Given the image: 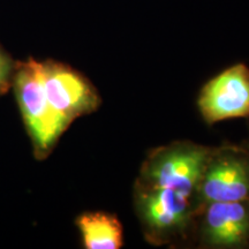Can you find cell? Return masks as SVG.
I'll list each match as a JSON object with an SVG mask.
<instances>
[{
  "instance_id": "obj_1",
  "label": "cell",
  "mask_w": 249,
  "mask_h": 249,
  "mask_svg": "<svg viewBox=\"0 0 249 249\" xmlns=\"http://www.w3.org/2000/svg\"><path fill=\"white\" fill-rule=\"evenodd\" d=\"M12 87L35 157L45 160L71 124L50 104L43 85L40 61L28 59L15 62Z\"/></svg>"
},
{
  "instance_id": "obj_2",
  "label": "cell",
  "mask_w": 249,
  "mask_h": 249,
  "mask_svg": "<svg viewBox=\"0 0 249 249\" xmlns=\"http://www.w3.org/2000/svg\"><path fill=\"white\" fill-rule=\"evenodd\" d=\"M210 152V148L193 142L157 148L142 164L136 186L172 189L195 198Z\"/></svg>"
},
{
  "instance_id": "obj_3",
  "label": "cell",
  "mask_w": 249,
  "mask_h": 249,
  "mask_svg": "<svg viewBox=\"0 0 249 249\" xmlns=\"http://www.w3.org/2000/svg\"><path fill=\"white\" fill-rule=\"evenodd\" d=\"M134 202L145 236L156 245L185 235L197 211L194 197L172 189L135 186Z\"/></svg>"
},
{
  "instance_id": "obj_4",
  "label": "cell",
  "mask_w": 249,
  "mask_h": 249,
  "mask_svg": "<svg viewBox=\"0 0 249 249\" xmlns=\"http://www.w3.org/2000/svg\"><path fill=\"white\" fill-rule=\"evenodd\" d=\"M249 201V144L211 149L195 195L197 210L211 202Z\"/></svg>"
},
{
  "instance_id": "obj_5",
  "label": "cell",
  "mask_w": 249,
  "mask_h": 249,
  "mask_svg": "<svg viewBox=\"0 0 249 249\" xmlns=\"http://www.w3.org/2000/svg\"><path fill=\"white\" fill-rule=\"evenodd\" d=\"M42 64V80L52 107L71 124L88 116L101 105L97 90L82 74L67 65L53 60Z\"/></svg>"
},
{
  "instance_id": "obj_6",
  "label": "cell",
  "mask_w": 249,
  "mask_h": 249,
  "mask_svg": "<svg viewBox=\"0 0 249 249\" xmlns=\"http://www.w3.org/2000/svg\"><path fill=\"white\" fill-rule=\"evenodd\" d=\"M197 105L209 124L249 117V68L236 64L213 77L202 88Z\"/></svg>"
},
{
  "instance_id": "obj_7",
  "label": "cell",
  "mask_w": 249,
  "mask_h": 249,
  "mask_svg": "<svg viewBox=\"0 0 249 249\" xmlns=\"http://www.w3.org/2000/svg\"><path fill=\"white\" fill-rule=\"evenodd\" d=\"M200 210V239L204 247H248L249 201L211 202Z\"/></svg>"
},
{
  "instance_id": "obj_8",
  "label": "cell",
  "mask_w": 249,
  "mask_h": 249,
  "mask_svg": "<svg viewBox=\"0 0 249 249\" xmlns=\"http://www.w3.org/2000/svg\"><path fill=\"white\" fill-rule=\"evenodd\" d=\"M76 226L87 249H119L124 245V230L113 214L87 213L76 219Z\"/></svg>"
},
{
  "instance_id": "obj_9",
  "label": "cell",
  "mask_w": 249,
  "mask_h": 249,
  "mask_svg": "<svg viewBox=\"0 0 249 249\" xmlns=\"http://www.w3.org/2000/svg\"><path fill=\"white\" fill-rule=\"evenodd\" d=\"M15 62L0 46V95L8 91L13 82Z\"/></svg>"
}]
</instances>
